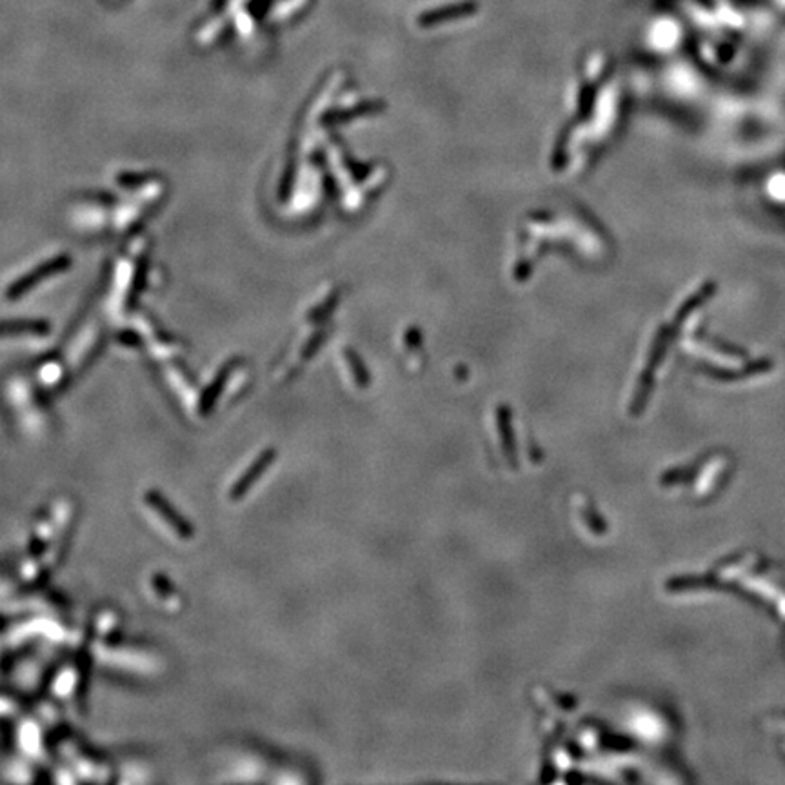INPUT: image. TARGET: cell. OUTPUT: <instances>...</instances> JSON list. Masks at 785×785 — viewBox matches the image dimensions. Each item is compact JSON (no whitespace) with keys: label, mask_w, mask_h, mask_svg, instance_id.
<instances>
[{"label":"cell","mask_w":785,"mask_h":785,"mask_svg":"<svg viewBox=\"0 0 785 785\" xmlns=\"http://www.w3.org/2000/svg\"><path fill=\"white\" fill-rule=\"evenodd\" d=\"M147 502H149V506L153 507L157 513L162 514L164 520H166V522L169 524L176 533H179V535L191 536V527H189V524H186L184 518L180 516V514L176 513V511L173 509V507L169 506L162 497H160V495L151 493L149 497H147Z\"/></svg>","instance_id":"7a4b0ae2"},{"label":"cell","mask_w":785,"mask_h":785,"mask_svg":"<svg viewBox=\"0 0 785 785\" xmlns=\"http://www.w3.org/2000/svg\"><path fill=\"white\" fill-rule=\"evenodd\" d=\"M275 455L276 453L273 451V449H268V451H264L260 456H256L255 462L249 465V469L238 478L235 487L231 489V498H233V500H238V498H242L244 495H246V491L247 489H251V485L255 484L256 478H259V476L269 468V464L275 460Z\"/></svg>","instance_id":"6da1fadb"}]
</instances>
